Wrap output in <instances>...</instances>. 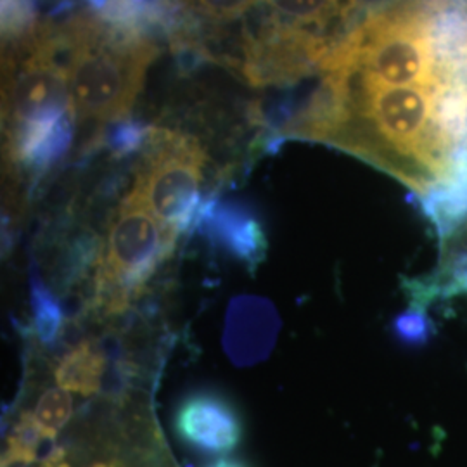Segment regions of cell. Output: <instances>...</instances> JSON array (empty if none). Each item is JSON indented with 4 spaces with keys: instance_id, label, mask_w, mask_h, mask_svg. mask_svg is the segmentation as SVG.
I'll return each instance as SVG.
<instances>
[{
    "instance_id": "4",
    "label": "cell",
    "mask_w": 467,
    "mask_h": 467,
    "mask_svg": "<svg viewBox=\"0 0 467 467\" xmlns=\"http://www.w3.org/2000/svg\"><path fill=\"white\" fill-rule=\"evenodd\" d=\"M179 235L167 229L134 191L108 225L96 274V301L106 314L123 312L167 260Z\"/></svg>"
},
{
    "instance_id": "12",
    "label": "cell",
    "mask_w": 467,
    "mask_h": 467,
    "mask_svg": "<svg viewBox=\"0 0 467 467\" xmlns=\"http://www.w3.org/2000/svg\"><path fill=\"white\" fill-rule=\"evenodd\" d=\"M30 414L42 438H56L73 418V400L69 391L61 386L50 388L38 399L35 410Z\"/></svg>"
},
{
    "instance_id": "3",
    "label": "cell",
    "mask_w": 467,
    "mask_h": 467,
    "mask_svg": "<svg viewBox=\"0 0 467 467\" xmlns=\"http://www.w3.org/2000/svg\"><path fill=\"white\" fill-rule=\"evenodd\" d=\"M5 113L11 156L46 168L67 150L69 115L67 69L59 28L40 25L23 36L7 67Z\"/></svg>"
},
{
    "instance_id": "2",
    "label": "cell",
    "mask_w": 467,
    "mask_h": 467,
    "mask_svg": "<svg viewBox=\"0 0 467 467\" xmlns=\"http://www.w3.org/2000/svg\"><path fill=\"white\" fill-rule=\"evenodd\" d=\"M69 115L78 123H115L132 113L158 46L135 25L80 13L59 26Z\"/></svg>"
},
{
    "instance_id": "5",
    "label": "cell",
    "mask_w": 467,
    "mask_h": 467,
    "mask_svg": "<svg viewBox=\"0 0 467 467\" xmlns=\"http://www.w3.org/2000/svg\"><path fill=\"white\" fill-rule=\"evenodd\" d=\"M204 150L194 137L152 129L135 175V194L171 233H185L200 213Z\"/></svg>"
},
{
    "instance_id": "11",
    "label": "cell",
    "mask_w": 467,
    "mask_h": 467,
    "mask_svg": "<svg viewBox=\"0 0 467 467\" xmlns=\"http://www.w3.org/2000/svg\"><path fill=\"white\" fill-rule=\"evenodd\" d=\"M32 316L36 337L44 345H54L65 327V314L59 300L50 293L49 287L40 281L38 275L32 277Z\"/></svg>"
},
{
    "instance_id": "14",
    "label": "cell",
    "mask_w": 467,
    "mask_h": 467,
    "mask_svg": "<svg viewBox=\"0 0 467 467\" xmlns=\"http://www.w3.org/2000/svg\"><path fill=\"white\" fill-rule=\"evenodd\" d=\"M189 15L212 23H227L250 13L262 0H175Z\"/></svg>"
},
{
    "instance_id": "8",
    "label": "cell",
    "mask_w": 467,
    "mask_h": 467,
    "mask_svg": "<svg viewBox=\"0 0 467 467\" xmlns=\"http://www.w3.org/2000/svg\"><path fill=\"white\" fill-rule=\"evenodd\" d=\"M217 250L256 267L267 254V234L260 220L237 204L208 202L201 206L194 223Z\"/></svg>"
},
{
    "instance_id": "10",
    "label": "cell",
    "mask_w": 467,
    "mask_h": 467,
    "mask_svg": "<svg viewBox=\"0 0 467 467\" xmlns=\"http://www.w3.org/2000/svg\"><path fill=\"white\" fill-rule=\"evenodd\" d=\"M104 368V353L90 341H84L63 357L56 368V381L69 393L90 397L100 389Z\"/></svg>"
},
{
    "instance_id": "15",
    "label": "cell",
    "mask_w": 467,
    "mask_h": 467,
    "mask_svg": "<svg viewBox=\"0 0 467 467\" xmlns=\"http://www.w3.org/2000/svg\"><path fill=\"white\" fill-rule=\"evenodd\" d=\"M206 467H250L248 464H244L243 461H237V459H229V457H220L215 462L208 464Z\"/></svg>"
},
{
    "instance_id": "6",
    "label": "cell",
    "mask_w": 467,
    "mask_h": 467,
    "mask_svg": "<svg viewBox=\"0 0 467 467\" xmlns=\"http://www.w3.org/2000/svg\"><path fill=\"white\" fill-rule=\"evenodd\" d=\"M360 0H262L267 17L253 38L272 56L308 73L347 34Z\"/></svg>"
},
{
    "instance_id": "13",
    "label": "cell",
    "mask_w": 467,
    "mask_h": 467,
    "mask_svg": "<svg viewBox=\"0 0 467 467\" xmlns=\"http://www.w3.org/2000/svg\"><path fill=\"white\" fill-rule=\"evenodd\" d=\"M28 449H25V459L15 467H123L111 459H90L85 464L75 462L57 438H42L36 434Z\"/></svg>"
},
{
    "instance_id": "7",
    "label": "cell",
    "mask_w": 467,
    "mask_h": 467,
    "mask_svg": "<svg viewBox=\"0 0 467 467\" xmlns=\"http://www.w3.org/2000/svg\"><path fill=\"white\" fill-rule=\"evenodd\" d=\"M173 428L185 445L213 455L235 451L244 431L233 401L212 389L189 393L175 409Z\"/></svg>"
},
{
    "instance_id": "9",
    "label": "cell",
    "mask_w": 467,
    "mask_h": 467,
    "mask_svg": "<svg viewBox=\"0 0 467 467\" xmlns=\"http://www.w3.org/2000/svg\"><path fill=\"white\" fill-rule=\"evenodd\" d=\"M441 239L438 267L428 279L409 284L410 301L414 308H426L440 296L467 293V218Z\"/></svg>"
},
{
    "instance_id": "1",
    "label": "cell",
    "mask_w": 467,
    "mask_h": 467,
    "mask_svg": "<svg viewBox=\"0 0 467 467\" xmlns=\"http://www.w3.org/2000/svg\"><path fill=\"white\" fill-rule=\"evenodd\" d=\"M320 77L284 134L348 150L399 179L420 202L451 184L467 158V82L384 84L345 71Z\"/></svg>"
}]
</instances>
